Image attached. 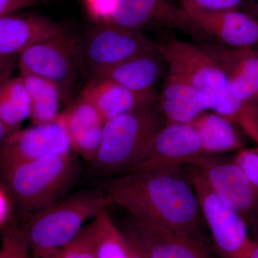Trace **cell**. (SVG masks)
<instances>
[{
  "instance_id": "6da1fadb",
  "label": "cell",
  "mask_w": 258,
  "mask_h": 258,
  "mask_svg": "<svg viewBox=\"0 0 258 258\" xmlns=\"http://www.w3.org/2000/svg\"><path fill=\"white\" fill-rule=\"evenodd\" d=\"M103 189L108 205L124 209L136 220L196 235L203 222L192 184L178 171L127 172L108 180Z\"/></svg>"
},
{
  "instance_id": "7a4b0ae2",
  "label": "cell",
  "mask_w": 258,
  "mask_h": 258,
  "mask_svg": "<svg viewBox=\"0 0 258 258\" xmlns=\"http://www.w3.org/2000/svg\"><path fill=\"white\" fill-rule=\"evenodd\" d=\"M168 71L208 97L211 110L242 129L258 146V106L232 94L225 71L200 45L167 37L156 42Z\"/></svg>"
},
{
  "instance_id": "3957f363",
  "label": "cell",
  "mask_w": 258,
  "mask_h": 258,
  "mask_svg": "<svg viewBox=\"0 0 258 258\" xmlns=\"http://www.w3.org/2000/svg\"><path fill=\"white\" fill-rule=\"evenodd\" d=\"M108 203L103 189H83L31 212L21 227L32 254L63 248L79 235L85 222L94 219Z\"/></svg>"
},
{
  "instance_id": "277c9868",
  "label": "cell",
  "mask_w": 258,
  "mask_h": 258,
  "mask_svg": "<svg viewBox=\"0 0 258 258\" xmlns=\"http://www.w3.org/2000/svg\"><path fill=\"white\" fill-rule=\"evenodd\" d=\"M158 98L125 114L108 120L94 160L101 175L118 176L130 171L147 152L156 134L166 124Z\"/></svg>"
},
{
  "instance_id": "5b68a950",
  "label": "cell",
  "mask_w": 258,
  "mask_h": 258,
  "mask_svg": "<svg viewBox=\"0 0 258 258\" xmlns=\"http://www.w3.org/2000/svg\"><path fill=\"white\" fill-rule=\"evenodd\" d=\"M78 169L71 153L40 158L1 173L19 206L31 213L64 197L77 176Z\"/></svg>"
},
{
  "instance_id": "8992f818",
  "label": "cell",
  "mask_w": 258,
  "mask_h": 258,
  "mask_svg": "<svg viewBox=\"0 0 258 258\" xmlns=\"http://www.w3.org/2000/svg\"><path fill=\"white\" fill-rule=\"evenodd\" d=\"M189 179L218 255L248 258L255 242L249 237L246 220L212 191L198 168L193 166Z\"/></svg>"
},
{
  "instance_id": "52a82bcc",
  "label": "cell",
  "mask_w": 258,
  "mask_h": 258,
  "mask_svg": "<svg viewBox=\"0 0 258 258\" xmlns=\"http://www.w3.org/2000/svg\"><path fill=\"white\" fill-rule=\"evenodd\" d=\"M79 48L67 32L32 45L19 55L20 74L47 80L56 85L62 98L71 94L77 77Z\"/></svg>"
},
{
  "instance_id": "ba28073f",
  "label": "cell",
  "mask_w": 258,
  "mask_h": 258,
  "mask_svg": "<svg viewBox=\"0 0 258 258\" xmlns=\"http://www.w3.org/2000/svg\"><path fill=\"white\" fill-rule=\"evenodd\" d=\"M156 47L139 30L115 24L98 23L89 30L79 48V60L89 73L120 63Z\"/></svg>"
},
{
  "instance_id": "9c48e42d",
  "label": "cell",
  "mask_w": 258,
  "mask_h": 258,
  "mask_svg": "<svg viewBox=\"0 0 258 258\" xmlns=\"http://www.w3.org/2000/svg\"><path fill=\"white\" fill-rule=\"evenodd\" d=\"M205 154L198 132L189 123L166 122L140 160L128 172H168L193 166Z\"/></svg>"
},
{
  "instance_id": "30bf717a",
  "label": "cell",
  "mask_w": 258,
  "mask_h": 258,
  "mask_svg": "<svg viewBox=\"0 0 258 258\" xmlns=\"http://www.w3.org/2000/svg\"><path fill=\"white\" fill-rule=\"evenodd\" d=\"M73 151L60 114L55 121L10 134L0 146V171L47 156L71 154Z\"/></svg>"
},
{
  "instance_id": "8fae6325",
  "label": "cell",
  "mask_w": 258,
  "mask_h": 258,
  "mask_svg": "<svg viewBox=\"0 0 258 258\" xmlns=\"http://www.w3.org/2000/svg\"><path fill=\"white\" fill-rule=\"evenodd\" d=\"M122 230L148 258H214L196 234L134 218Z\"/></svg>"
},
{
  "instance_id": "7c38bea8",
  "label": "cell",
  "mask_w": 258,
  "mask_h": 258,
  "mask_svg": "<svg viewBox=\"0 0 258 258\" xmlns=\"http://www.w3.org/2000/svg\"><path fill=\"white\" fill-rule=\"evenodd\" d=\"M106 23L139 31L147 27H166L178 29L199 40L208 37L182 8L168 0H118Z\"/></svg>"
},
{
  "instance_id": "4fadbf2b",
  "label": "cell",
  "mask_w": 258,
  "mask_h": 258,
  "mask_svg": "<svg viewBox=\"0 0 258 258\" xmlns=\"http://www.w3.org/2000/svg\"><path fill=\"white\" fill-rule=\"evenodd\" d=\"M210 187L229 206L244 216L258 209V191L235 162L204 154L193 165Z\"/></svg>"
},
{
  "instance_id": "5bb4252c",
  "label": "cell",
  "mask_w": 258,
  "mask_h": 258,
  "mask_svg": "<svg viewBox=\"0 0 258 258\" xmlns=\"http://www.w3.org/2000/svg\"><path fill=\"white\" fill-rule=\"evenodd\" d=\"M181 8L207 37L215 39L217 43L234 48L258 47V20L248 13Z\"/></svg>"
},
{
  "instance_id": "9a60e30c",
  "label": "cell",
  "mask_w": 258,
  "mask_h": 258,
  "mask_svg": "<svg viewBox=\"0 0 258 258\" xmlns=\"http://www.w3.org/2000/svg\"><path fill=\"white\" fill-rule=\"evenodd\" d=\"M225 71L232 94L258 106V50L234 48L214 42L199 43Z\"/></svg>"
},
{
  "instance_id": "2e32d148",
  "label": "cell",
  "mask_w": 258,
  "mask_h": 258,
  "mask_svg": "<svg viewBox=\"0 0 258 258\" xmlns=\"http://www.w3.org/2000/svg\"><path fill=\"white\" fill-rule=\"evenodd\" d=\"M167 67L157 47L120 63L95 70L91 78H101L114 81L137 93L156 92L158 81Z\"/></svg>"
},
{
  "instance_id": "e0dca14e",
  "label": "cell",
  "mask_w": 258,
  "mask_h": 258,
  "mask_svg": "<svg viewBox=\"0 0 258 258\" xmlns=\"http://www.w3.org/2000/svg\"><path fill=\"white\" fill-rule=\"evenodd\" d=\"M66 31L45 18L15 13L0 17V55H19L28 47Z\"/></svg>"
},
{
  "instance_id": "ac0fdd59",
  "label": "cell",
  "mask_w": 258,
  "mask_h": 258,
  "mask_svg": "<svg viewBox=\"0 0 258 258\" xmlns=\"http://www.w3.org/2000/svg\"><path fill=\"white\" fill-rule=\"evenodd\" d=\"M60 117L74 152L91 163L96 157L103 137L104 122L91 102L82 96Z\"/></svg>"
},
{
  "instance_id": "d6986e66",
  "label": "cell",
  "mask_w": 258,
  "mask_h": 258,
  "mask_svg": "<svg viewBox=\"0 0 258 258\" xmlns=\"http://www.w3.org/2000/svg\"><path fill=\"white\" fill-rule=\"evenodd\" d=\"M81 96L92 103L104 123L158 98L156 92H134L114 81L101 78H91Z\"/></svg>"
},
{
  "instance_id": "ffe728a7",
  "label": "cell",
  "mask_w": 258,
  "mask_h": 258,
  "mask_svg": "<svg viewBox=\"0 0 258 258\" xmlns=\"http://www.w3.org/2000/svg\"><path fill=\"white\" fill-rule=\"evenodd\" d=\"M158 103L166 120L175 123H191L200 115L211 110V102L208 96L169 71Z\"/></svg>"
},
{
  "instance_id": "44dd1931",
  "label": "cell",
  "mask_w": 258,
  "mask_h": 258,
  "mask_svg": "<svg viewBox=\"0 0 258 258\" xmlns=\"http://www.w3.org/2000/svg\"><path fill=\"white\" fill-rule=\"evenodd\" d=\"M189 124L198 132L205 154L232 152L242 147L235 125L215 112H205Z\"/></svg>"
},
{
  "instance_id": "7402d4cb",
  "label": "cell",
  "mask_w": 258,
  "mask_h": 258,
  "mask_svg": "<svg viewBox=\"0 0 258 258\" xmlns=\"http://www.w3.org/2000/svg\"><path fill=\"white\" fill-rule=\"evenodd\" d=\"M30 99L31 113L30 118L33 125L45 124L58 118L59 107L62 98L60 90L47 80L28 74H20Z\"/></svg>"
},
{
  "instance_id": "603a6c76",
  "label": "cell",
  "mask_w": 258,
  "mask_h": 258,
  "mask_svg": "<svg viewBox=\"0 0 258 258\" xmlns=\"http://www.w3.org/2000/svg\"><path fill=\"white\" fill-rule=\"evenodd\" d=\"M30 113L31 99L20 76L0 86V120L10 134L20 129Z\"/></svg>"
},
{
  "instance_id": "cb8c5ba5",
  "label": "cell",
  "mask_w": 258,
  "mask_h": 258,
  "mask_svg": "<svg viewBox=\"0 0 258 258\" xmlns=\"http://www.w3.org/2000/svg\"><path fill=\"white\" fill-rule=\"evenodd\" d=\"M96 258H129L123 232L104 209L88 225Z\"/></svg>"
},
{
  "instance_id": "d4e9b609",
  "label": "cell",
  "mask_w": 258,
  "mask_h": 258,
  "mask_svg": "<svg viewBox=\"0 0 258 258\" xmlns=\"http://www.w3.org/2000/svg\"><path fill=\"white\" fill-rule=\"evenodd\" d=\"M0 258H32L23 231L15 224L6 226L3 229Z\"/></svg>"
},
{
  "instance_id": "484cf974",
  "label": "cell",
  "mask_w": 258,
  "mask_h": 258,
  "mask_svg": "<svg viewBox=\"0 0 258 258\" xmlns=\"http://www.w3.org/2000/svg\"><path fill=\"white\" fill-rule=\"evenodd\" d=\"M33 258H96L88 226L83 227L79 235L63 248L35 254Z\"/></svg>"
},
{
  "instance_id": "4316f807",
  "label": "cell",
  "mask_w": 258,
  "mask_h": 258,
  "mask_svg": "<svg viewBox=\"0 0 258 258\" xmlns=\"http://www.w3.org/2000/svg\"><path fill=\"white\" fill-rule=\"evenodd\" d=\"M234 162L243 171L251 184L258 191V147L240 149Z\"/></svg>"
},
{
  "instance_id": "83f0119b",
  "label": "cell",
  "mask_w": 258,
  "mask_h": 258,
  "mask_svg": "<svg viewBox=\"0 0 258 258\" xmlns=\"http://www.w3.org/2000/svg\"><path fill=\"white\" fill-rule=\"evenodd\" d=\"M244 0H181V7H190L205 11L235 10Z\"/></svg>"
},
{
  "instance_id": "f1b7e54d",
  "label": "cell",
  "mask_w": 258,
  "mask_h": 258,
  "mask_svg": "<svg viewBox=\"0 0 258 258\" xmlns=\"http://www.w3.org/2000/svg\"><path fill=\"white\" fill-rule=\"evenodd\" d=\"M118 0H85L90 15L98 23H106L114 11Z\"/></svg>"
},
{
  "instance_id": "f546056e",
  "label": "cell",
  "mask_w": 258,
  "mask_h": 258,
  "mask_svg": "<svg viewBox=\"0 0 258 258\" xmlns=\"http://www.w3.org/2000/svg\"><path fill=\"white\" fill-rule=\"evenodd\" d=\"M41 0H0V17L37 6Z\"/></svg>"
},
{
  "instance_id": "4dcf8cb0",
  "label": "cell",
  "mask_w": 258,
  "mask_h": 258,
  "mask_svg": "<svg viewBox=\"0 0 258 258\" xmlns=\"http://www.w3.org/2000/svg\"><path fill=\"white\" fill-rule=\"evenodd\" d=\"M17 56L0 55V86L11 79L18 64Z\"/></svg>"
},
{
  "instance_id": "1f68e13d",
  "label": "cell",
  "mask_w": 258,
  "mask_h": 258,
  "mask_svg": "<svg viewBox=\"0 0 258 258\" xmlns=\"http://www.w3.org/2000/svg\"><path fill=\"white\" fill-rule=\"evenodd\" d=\"M123 235L125 236V240H126L127 247H128L129 258H148L147 256L144 254L142 249L139 247L138 244L128 235L125 233L123 230Z\"/></svg>"
},
{
  "instance_id": "d6a6232c",
  "label": "cell",
  "mask_w": 258,
  "mask_h": 258,
  "mask_svg": "<svg viewBox=\"0 0 258 258\" xmlns=\"http://www.w3.org/2000/svg\"><path fill=\"white\" fill-rule=\"evenodd\" d=\"M10 207L4 191L0 188V227L4 225L9 216Z\"/></svg>"
},
{
  "instance_id": "836d02e7",
  "label": "cell",
  "mask_w": 258,
  "mask_h": 258,
  "mask_svg": "<svg viewBox=\"0 0 258 258\" xmlns=\"http://www.w3.org/2000/svg\"><path fill=\"white\" fill-rule=\"evenodd\" d=\"M258 20V0H249L247 3V13Z\"/></svg>"
},
{
  "instance_id": "e575fe53",
  "label": "cell",
  "mask_w": 258,
  "mask_h": 258,
  "mask_svg": "<svg viewBox=\"0 0 258 258\" xmlns=\"http://www.w3.org/2000/svg\"><path fill=\"white\" fill-rule=\"evenodd\" d=\"M10 132L6 126L3 124V122L0 120V146L4 143L5 141L8 139L10 136Z\"/></svg>"
},
{
  "instance_id": "d590c367",
  "label": "cell",
  "mask_w": 258,
  "mask_h": 258,
  "mask_svg": "<svg viewBox=\"0 0 258 258\" xmlns=\"http://www.w3.org/2000/svg\"><path fill=\"white\" fill-rule=\"evenodd\" d=\"M248 258H258V241L255 242L253 249L251 251Z\"/></svg>"
},
{
  "instance_id": "8d00e7d4",
  "label": "cell",
  "mask_w": 258,
  "mask_h": 258,
  "mask_svg": "<svg viewBox=\"0 0 258 258\" xmlns=\"http://www.w3.org/2000/svg\"><path fill=\"white\" fill-rule=\"evenodd\" d=\"M255 49H257V50H258V47H255Z\"/></svg>"
}]
</instances>
